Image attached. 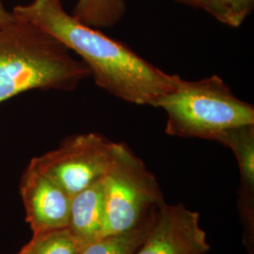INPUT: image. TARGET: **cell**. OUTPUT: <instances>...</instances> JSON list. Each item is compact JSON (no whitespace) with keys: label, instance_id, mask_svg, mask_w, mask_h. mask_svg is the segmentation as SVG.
I'll return each instance as SVG.
<instances>
[{"label":"cell","instance_id":"obj_1","mask_svg":"<svg viewBox=\"0 0 254 254\" xmlns=\"http://www.w3.org/2000/svg\"><path fill=\"white\" fill-rule=\"evenodd\" d=\"M11 12L77 55L95 84L120 100L154 107L175 87L177 74L164 72L123 42L83 24L65 10L61 0H33Z\"/></svg>","mask_w":254,"mask_h":254},{"label":"cell","instance_id":"obj_2","mask_svg":"<svg viewBox=\"0 0 254 254\" xmlns=\"http://www.w3.org/2000/svg\"><path fill=\"white\" fill-rule=\"evenodd\" d=\"M91 72L43 29L16 18L0 27V104L26 91H72Z\"/></svg>","mask_w":254,"mask_h":254},{"label":"cell","instance_id":"obj_3","mask_svg":"<svg viewBox=\"0 0 254 254\" xmlns=\"http://www.w3.org/2000/svg\"><path fill=\"white\" fill-rule=\"evenodd\" d=\"M167 115L170 136L215 140L234 127L254 125L253 105L237 98L218 75L185 80L178 75L173 91L154 103Z\"/></svg>","mask_w":254,"mask_h":254},{"label":"cell","instance_id":"obj_4","mask_svg":"<svg viewBox=\"0 0 254 254\" xmlns=\"http://www.w3.org/2000/svg\"><path fill=\"white\" fill-rule=\"evenodd\" d=\"M103 181L105 190L103 236L136 227L165 204L154 174L126 143H116L111 163Z\"/></svg>","mask_w":254,"mask_h":254},{"label":"cell","instance_id":"obj_5","mask_svg":"<svg viewBox=\"0 0 254 254\" xmlns=\"http://www.w3.org/2000/svg\"><path fill=\"white\" fill-rule=\"evenodd\" d=\"M115 145L99 133H83L65 138L59 147L30 162L72 198L105 176Z\"/></svg>","mask_w":254,"mask_h":254},{"label":"cell","instance_id":"obj_6","mask_svg":"<svg viewBox=\"0 0 254 254\" xmlns=\"http://www.w3.org/2000/svg\"><path fill=\"white\" fill-rule=\"evenodd\" d=\"M209 249L197 212L183 204H163L145 241L135 254H205Z\"/></svg>","mask_w":254,"mask_h":254},{"label":"cell","instance_id":"obj_7","mask_svg":"<svg viewBox=\"0 0 254 254\" xmlns=\"http://www.w3.org/2000/svg\"><path fill=\"white\" fill-rule=\"evenodd\" d=\"M19 190L33 236L67 228L71 197L32 162L22 174Z\"/></svg>","mask_w":254,"mask_h":254},{"label":"cell","instance_id":"obj_8","mask_svg":"<svg viewBox=\"0 0 254 254\" xmlns=\"http://www.w3.org/2000/svg\"><path fill=\"white\" fill-rule=\"evenodd\" d=\"M105 190L103 178L71 198L67 230L82 248L103 236Z\"/></svg>","mask_w":254,"mask_h":254},{"label":"cell","instance_id":"obj_9","mask_svg":"<svg viewBox=\"0 0 254 254\" xmlns=\"http://www.w3.org/2000/svg\"><path fill=\"white\" fill-rule=\"evenodd\" d=\"M230 148L236 155L241 175V189L244 207L251 221V202L254 190V125L234 127L223 132L216 139Z\"/></svg>","mask_w":254,"mask_h":254},{"label":"cell","instance_id":"obj_10","mask_svg":"<svg viewBox=\"0 0 254 254\" xmlns=\"http://www.w3.org/2000/svg\"><path fill=\"white\" fill-rule=\"evenodd\" d=\"M158 212V211H157ZM156 212V213H157ZM156 213L127 232L104 236L83 246L77 254H135L145 241Z\"/></svg>","mask_w":254,"mask_h":254},{"label":"cell","instance_id":"obj_11","mask_svg":"<svg viewBox=\"0 0 254 254\" xmlns=\"http://www.w3.org/2000/svg\"><path fill=\"white\" fill-rule=\"evenodd\" d=\"M127 11L126 0H77L74 18L93 28L115 27Z\"/></svg>","mask_w":254,"mask_h":254},{"label":"cell","instance_id":"obj_12","mask_svg":"<svg viewBox=\"0 0 254 254\" xmlns=\"http://www.w3.org/2000/svg\"><path fill=\"white\" fill-rule=\"evenodd\" d=\"M79 246L67 229L34 235L16 254H77Z\"/></svg>","mask_w":254,"mask_h":254},{"label":"cell","instance_id":"obj_13","mask_svg":"<svg viewBox=\"0 0 254 254\" xmlns=\"http://www.w3.org/2000/svg\"><path fill=\"white\" fill-rule=\"evenodd\" d=\"M254 0H203V8L218 22L239 27L253 12Z\"/></svg>","mask_w":254,"mask_h":254},{"label":"cell","instance_id":"obj_14","mask_svg":"<svg viewBox=\"0 0 254 254\" xmlns=\"http://www.w3.org/2000/svg\"><path fill=\"white\" fill-rule=\"evenodd\" d=\"M16 17L13 15L12 12H9L5 9L3 5V1L0 0V27H5L12 23Z\"/></svg>","mask_w":254,"mask_h":254},{"label":"cell","instance_id":"obj_15","mask_svg":"<svg viewBox=\"0 0 254 254\" xmlns=\"http://www.w3.org/2000/svg\"><path fill=\"white\" fill-rule=\"evenodd\" d=\"M182 4H186L191 6L196 9H202L203 8V0H175Z\"/></svg>","mask_w":254,"mask_h":254}]
</instances>
